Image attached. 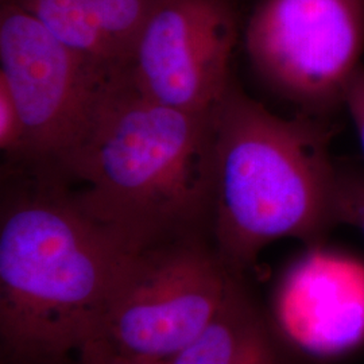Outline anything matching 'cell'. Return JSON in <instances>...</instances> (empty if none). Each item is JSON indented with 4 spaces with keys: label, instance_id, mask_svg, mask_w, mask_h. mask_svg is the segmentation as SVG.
Listing matches in <instances>:
<instances>
[{
    "label": "cell",
    "instance_id": "obj_1",
    "mask_svg": "<svg viewBox=\"0 0 364 364\" xmlns=\"http://www.w3.org/2000/svg\"><path fill=\"white\" fill-rule=\"evenodd\" d=\"M0 207V343L13 364H60L95 341L135 251L52 169L15 164Z\"/></svg>",
    "mask_w": 364,
    "mask_h": 364
},
{
    "label": "cell",
    "instance_id": "obj_2",
    "mask_svg": "<svg viewBox=\"0 0 364 364\" xmlns=\"http://www.w3.org/2000/svg\"><path fill=\"white\" fill-rule=\"evenodd\" d=\"M210 112L161 105L124 73L105 91L77 144L46 168L135 252L210 237Z\"/></svg>",
    "mask_w": 364,
    "mask_h": 364
},
{
    "label": "cell",
    "instance_id": "obj_3",
    "mask_svg": "<svg viewBox=\"0 0 364 364\" xmlns=\"http://www.w3.org/2000/svg\"><path fill=\"white\" fill-rule=\"evenodd\" d=\"M210 119V240L224 266L246 278L277 240L320 245L338 224V183L320 123L275 115L234 80Z\"/></svg>",
    "mask_w": 364,
    "mask_h": 364
},
{
    "label": "cell",
    "instance_id": "obj_4",
    "mask_svg": "<svg viewBox=\"0 0 364 364\" xmlns=\"http://www.w3.org/2000/svg\"><path fill=\"white\" fill-rule=\"evenodd\" d=\"M235 277L208 236L135 252L95 341L122 355L169 362L212 321Z\"/></svg>",
    "mask_w": 364,
    "mask_h": 364
},
{
    "label": "cell",
    "instance_id": "obj_5",
    "mask_svg": "<svg viewBox=\"0 0 364 364\" xmlns=\"http://www.w3.org/2000/svg\"><path fill=\"white\" fill-rule=\"evenodd\" d=\"M250 63L306 115L344 105L362 68L364 0H259L248 18Z\"/></svg>",
    "mask_w": 364,
    "mask_h": 364
},
{
    "label": "cell",
    "instance_id": "obj_6",
    "mask_svg": "<svg viewBox=\"0 0 364 364\" xmlns=\"http://www.w3.org/2000/svg\"><path fill=\"white\" fill-rule=\"evenodd\" d=\"M0 77L25 124L22 164L54 166L88 130L103 95L119 76L105 75L31 14L1 0Z\"/></svg>",
    "mask_w": 364,
    "mask_h": 364
},
{
    "label": "cell",
    "instance_id": "obj_7",
    "mask_svg": "<svg viewBox=\"0 0 364 364\" xmlns=\"http://www.w3.org/2000/svg\"><path fill=\"white\" fill-rule=\"evenodd\" d=\"M239 23L236 0H158L126 75L161 105L209 114L232 81Z\"/></svg>",
    "mask_w": 364,
    "mask_h": 364
},
{
    "label": "cell",
    "instance_id": "obj_8",
    "mask_svg": "<svg viewBox=\"0 0 364 364\" xmlns=\"http://www.w3.org/2000/svg\"><path fill=\"white\" fill-rule=\"evenodd\" d=\"M269 312L299 358L332 360L358 351L364 346V260L309 246L278 279Z\"/></svg>",
    "mask_w": 364,
    "mask_h": 364
},
{
    "label": "cell",
    "instance_id": "obj_9",
    "mask_svg": "<svg viewBox=\"0 0 364 364\" xmlns=\"http://www.w3.org/2000/svg\"><path fill=\"white\" fill-rule=\"evenodd\" d=\"M111 77L126 73L158 0H9Z\"/></svg>",
    "mask_w": 364,
    "mask_h": 364
},
{
    "label": "cell",
    "instance_id": "obj_10",
    "mask_svg": "<svg viewBox=\"0 0 364 364\" xmlns=\"http://www.w3.org/2000/svg\"><path fill=\"white\" fill-rule=\"evenodd\" d=\"M168 364H299L255 299L247 278L235 277L212 321Z\"/></svg>",
    "mask_w": 364,
    "mask_h": 364
},
{
    "label": "cell",
    "instance_id": "obj_11",
    "mask_svg": "<svg viewBox=\"0 0 364 364\" xmlns=\"http://www.w3.org/2000/svg\"><path fill=\"white\" fill-rule=\"evenodd\" d=\"M0 149L13 164L26 159L25 124L7 82L0 77Z\"/></svg>",
    "mask_w": 364,
    "mask_h": 364
},
{
    "label": "cell",
    "instance_id": "obj_12",
    "mask_svg": "<svg viewBox=\"0 0 364 364\" xmlns=\"http://www.w3.org/2000/svg\"><path fill=\"white\" fill-rule=\"evenodd\" d=\"M336 215L364 236V174L338 170Z\"/></svg>",
    "mask_w": 364,
    "mask_h": 364
},
{
    "label": "cell",
    "instance_id": "obj_13",
    "mask_svg": "<svg viewBox=\"0 0 364 364\" xmlns=\"http://www.w3.org/2000/svg\"><path fill=\"white\" fill-rule=\"evenodd\" d=\"M78 364H168L161 360L132 358L111 350L100 341L90 343L77 355Z\"/></svg>",
    "mask_w": 364,
    "mask_h": 364
},
{
    "label": "cell",
    "instance_id": "obj_14",
    "mask_svg": "<svg viewBox=\"0 0 364 364\" xmlns=\"http://www.w3.org/2000/svg\"><path fill=\"white\" fill-rule=\"evenodd\" d=\"M344 105L348 109L364 151V66L359 69L352 80L346 93Z\"/></svg>",
    "mask_w": 364,
    "mask_h": 364
}]
</instances>
